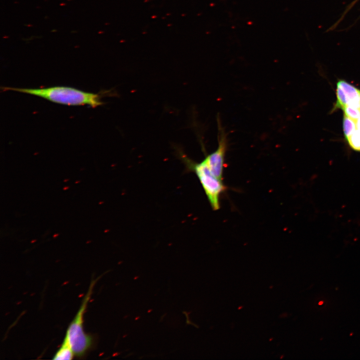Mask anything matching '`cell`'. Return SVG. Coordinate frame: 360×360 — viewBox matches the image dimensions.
Here are the masks:
<instances>
[{"instance_id":"1","label":"cell","mask_w":360,"mask_h":360,"mask_svg":"<svg viewBox=\"0 0 360 360\" xmlns=\"http://www.w3.org/2000/svg\"><path fill=\"white\" fill-rule=\"evenodd\" d=\"M4 91L12 90L42 98L54 102L68 106H89L93 108L103 104L102 95L67 86L42 88L3 87Z\"/></svg>"},{"instance_id":"2","label":"cell","mask_w":360,"mask_h":360,"mask_svg":"<svg viewBox=\"0 0 360 360\" xmlns=\"http://www.w3.org/2000/svg\"><path fill=\"white\" fill-rule=\"evenodd\" d=\"M178 155L184 164L186 170L194 172L198 178L212 209L219 210L220 196L227 190L222 180L212 174L204 159L198 162L188 158L182 152L179 151Z\"/></svg>"},{"instance_id":"3","label":"cell","mask_w":360,"mask_h":360,"mask_svg":"<svg viewBox=\"0 0 360 360\" xmlns=\"http://www.w3.org/2000/svg\"><path fill=\"white\" fill-rule=\"evenodd\" d=\"M95 283L92 280L84 296L76 316L68 328L66 336L74 355L82 356L92 345V338L86 334L83 330V314L90 298Z\"/></svg>"},{"instance_id":"4","label":"cell","mask_w":360,"mask_h":360,"mask_svg":"<svg viewBox=\"0 0 360 360\" xmlns=\"http://www.w3.org/2000/svg\"><path fill=\"white\" fill-rule=\"evenodd\" d=\"M218 120V146L214 152L205 156L204 160L208 165L212 174L217 178L222 180L225 156L228 146V140L226 132Z\"/></svg>"},{"instance_id":"5","label":"cell","mask_w":360,"mask_h":360,"mask_svg":"<svg viewBox=\"0 0 360 360\" xmlns=\"http://www.w3.org/2000/svg\"><path fill=\"white\" fill-rule=\"evenodd\" d=\"M337 86L344 92L348 100V106L360 110V90L343 80L337 82Z\"/></svg>"},{"instance_id":"6","label":"cell","mask_w":360,"mask_h":360,"mask_svg":"<svg viewBox=\"0 0 360 360\" xmlns=\"http://www.w3.org/2000/svg\"><path fill=\"white\" fill-rule=\"evenodd\" d=\"M74 353L69 340L65 336L64 338L60 348L57 350L52 358L53 360H71Z\"/></svg>"},{"instance_id":"7","label":"cell","mask_w":360,"mask_h":360,"mask_svg":"<svg viewBox=\"0 0 360 360\" xmlns=\"http://www.w3.org/2000/svg\"><path fill=\"white\" fill-rule=\"evenodd\" d=\"M356 128V121L344 114L343 119V129L346 138L347 139L352 135Z\"/></svg>"},{"instance_id":"8","label":"cell","mask_w":360,"mask_h":360,"mask_svg":"<svg viewBox=\"0 0 360 360\" xmlns=\"http://www.w3.org/2000/svg\"><path fill=\"white\" fill-rule=\"evenodd\" d=\"M346 140L352 149L360 151V130H356Z\"/></svg>"},{"instance_id":"9","label":"cell","mask_w":360,"mask_h":360,"mask_svg":"<svg viewBox=\"0 0 360 360\" xmlns=\"http://www.w3.org/2000/svg\"><path fill=\"white\" fill-rule=\"evenodd\" d=\"M336 96L337 101L336 107L343 110L348 105V100L344 91L338 86L336 88Z\"/></svg>"},{"instance_id":"10","label":"cell","mask_w":360,"mask_h":360,"mask_svg":"<svg viewBox=\"0 0 360 360\" xmlns=\"http://www.w3.org/2000/svg\"><path fill=\"white\" fill-rule=\"evenodd\" d=\"M343 110L345 115L355 121L360 116V110L358 108L348 105L344 108Z\"/></svg>"},{"instance_id":"11","label":"cell","mask_w":360,"mask_h":360,"mask_svg":"<svg viewBox=\"0 0 360 360\" xmlns=\"http://www.w3.org/2000/svg\"><path fill=\"white\" fill-rule=\"evenodd\" d=\"M356 128L358 130H360V116L358 118V119L356 121Z\"/></svg>"}]
</instances>
